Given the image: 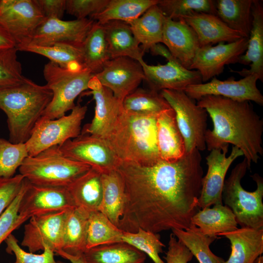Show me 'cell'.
Returning <instances> with one entry per match:
<instances>
[{
    "label": "cell",
    "mask_w": 263,
    "mask_h": 263,
    "mask_svg": "<svg viewBox=\"0 0 263 263\" xmlns=\"http://www.w3.org/2000/svg\"><path fill=\"white\" fill-rule=\"evenodd\" d=\"M16 47L0 50V90L19 85L27 79L22 75Z\"/></svg>",
    "instance_id": "obj_43"
},
{
    "label": "cell",
    "mask_w": 263,
    "mask_h": 263,
    "mask_svg": "<svg viewBox=\"0 0 263 263\" xmlns=\"http://www.w3.org/2000/svg\"><path fill=\"white\" fill-rule=\"evenodd\" d=\"M58 148L66 157L88 165L102 173L116 169L120 161L104 139L92 135L80 134Z\"/></svg>",
    "instance_id": "obj_11"
},
{
    "label": "cell",
    "mask_w": 263,
    "mask_h": 263,
    "mask_svg": "<svg viewBox=\"0 0 263 263\" xmlns=\"http://www.w3.org/2000/svg\"><path fill=\"white\" fill-rule=\"evenodd\" d=\"M253 0H215L216 16L229 28L248 38L252 27Z\"/></svg>",
    "instance_id": "obj_32"
},
{
    "label": "cell",
    "mask_w": 263,
    "mask_h": 263,
    "mask_svg": "<svg viewBox=\"0 0 263 263\" xmlns=\"http://www.w3.org/2000/svg\"><path fill=\"white\" fill-rule=\"evenodd\" d=\"M139 62L150 89L158 92L163 90L184 91L189 85L202 83L198 71L188 69L179 61L156 65L147 64L143 59Z\"/></svg>",
    "instance_id": "obj_20"
},
{
    "label": "cell",
    "mask_w": 263,
    "mask_h": 263,
    "mask_svg": "<svg viewBox=\"0 0 263 263\" xmlns=\"http://www.w3.org/2000/svg\"><path fill=\"white\" fill-rule=\"evenodd\" d=\"M157 115L129 113L123 109L104 139L120 161L148 165L161 160L157 144Z\"/></svg>",
    "instance_id": "obj_3"
},
{
    "label": "cell",
    "mask_w": 263,
    "mask_h": 263,
    "mask_svg": "<svg viewBox=\"0 0 263 263\" xmlns=\"http://www.w3.org/2000/svg\"><path fill=\"white\" fill-rule=\"evenodd\" d=\"M149 50L153 56H163L165 57L168 61H179L173 56L168 48L165 45H163L161 43L154 44L150 48Z\"/></svg>",
    "instance_id": "obj_50"
},
{
    "label": "cell",
    "mask_w": 263,
    "mask_h": 263,
    "mask_svg": "<svg viewBox=\"0 0 263 263\" xmlns=\"http://www.w3.org/2000/svg\"><path fill=\"white\" fill-rule=\"evenodd\" d=\"M88 263H144L146 255L124 242L100 245L83 253Z\"/></svg>",
    "instance_id": "obj_33"
},
{
    "label": "cell",
    "mask_w": 263,
    "mask_h": 263,
    "mask_svg": "<svg viewBox=\"0 0 263 263\" xmlns=\"http://www.w3.org/2000/svg\"><path fill=\"white\" fill-rule=\"evenodd\" d=\"M171 231L177 239L196 258L199 263H225V260L215 255L209 247L216 238L204 235L193 225L186 230L174 229Z\"/></svg>",
    "instance_id": "obj_37"
},
{
    "label": "cell",
    "mask_w": 263,
    "mask_h": 263,
    "mask_svg": "<svg viewBox=\"0 0 263 263\" xmlns=\"http://www.w3.org/2000/svg\"><path fill=\"white\" fill-rule=\"evenodd\" d=\"M250 169L245 158L232 169L225 180L222 189V200L235 216L241 227L263 228V179L258 174L251 175L257 188L254 191L245 190L241 180Z\"/></svg>",
    "instance_id": "obj_7"
},
{
    "label": "cell",
    "mask_w": 263,
    "mask_h": 263,
    "mask_svg": "<svg viewBox=\"0 0 263 263\" xmlns=\"http://www.w3.org/2000/svg\"><path fill=\"white\" fill-rule=\"evenodd\" d=\"M123 232L101 212H91L88 219L86 249L100 245L123 242Z\"/></svg>",
    "instance_id": "obj_38"
},
{
    "label": "cell",
    "mask_w": 263,
    "mask_h": 263,
    "mask_svg": "<svg viewBox=\"0 0 263 263\" xmlns=\"http://www.w3.org/2000/svg\"><path fill=\"white\" fill-rule=\"evenodd\" d=\"M53 97L51 90L27 78L17 86L0 90V109L7 117L9 141L25 143Z\"/></svg>",
    "instance_id": "obj_4"
},
{
    "label": "cell",
    "mask_w": 263,
    "mask_h": 263,
    "mask_svg": "<svg viewBox=\"0 0 263 263\" xmlns=\"http://www.w3.org/2000/svg\"><path fill=\"white\" fill-rule=\"evenodd\" d=\"M102 197L98 211L118 227L124 208L125 194L122 179L116 169L101 174Z\"/></svg>",
    "instance_id": "obj_29"
},
{
    "label": "cell",
    "mask_w": 263,
    "mask_h": 263,
    "mask_svg": "<svg viewBox=\"0 0 263 263\" xmlns=\"http://www.w3.org/2000/svg\"><path fill=\"white\" fill-rule=\"evenodd\" d=\"M160 93L175 112L177 124L184 140L186 153L196 149L204 150L207 130L206 110L198 105L184 91L163 90Z\"/></svg>",
    "instance_id": "obj_8"
},
{
    "label": "cell",
    "mask_w": 263,
    "mask_h": 263,
    "mask_svg": "<svg viewBox=\"0 0 263 263\" xmlns=\"http://www.w3.org/2000/svg\"><path fill=\"white\" fill-rule=\"evenodd\" d=\"M197 104L206 110L213 122V129H207L205 135L209 151L231 144L243 152L250 168L251 162L258 163L263 155V120L249 101L208 95Z\"/></svg>",
    "instance_id": "obj_2"
},
{
    "label": "cell",
    "mask_w": 263,
    "mask_h": 263,
    "mask_svg": "<svg viewBox=\"0 0 263 263\" xmlns=\"http://www.w3.org/2000/svg\"><path fill=\"white\" fill-rule=\"evenodd\" d=\"M28 184V180L25 178L19 194L0 216V244L3 241H5L14 230L28 220L19 213L20 201Z\"/></svg>",
    "instance_id": "obj_44"
},
{
    "label": "cell",
    "mask_w": 263,
    "mask_h": 263,
    "mask_svg": "<svg viewBox=\"0 0 263 263\" xmlns=\"http://www.w3.org/2000/svg\"><path fill=\"white\" fill-rule=\"evenodd\" d=\"M123 110L127 113L157 115L170 107L160 92L150 89L137 88L122 101Z\"/></svg>",
    "instance_id": "obj_36"
},
{
    "label": "cell",
    "mask_w": 263,
    "mask_h": 263,
    "mask_svg": "<svg viewBox=\"0 0 263 263\" xmlns=\"http://www.w3.org/2000/svg\"><path fill=\"white\" fill-rule=\"evenodd\" d=\"M163 43L173 56L189 69L200 45L196 34L183 19L173 20L165 16Z\"/></svg>",
    "instance_id": "obj_21"
},
{
    "label": "cell",
    "mask_w": 263,
    "mask_h": 263,
    "mask_svg": "<svg viewBox=\"0 0 263 263\" xmlns=\"http://www.w3.org/2000/svg\"><path fill=\"white\" fill-rule=\"evenodd\" d=\"M44 16L36 0H1L0 24L15 42L17 49L27 45Z\"/></svg>",
    "instance_id": "obj_10"
},
{
    "label": "cell",
    "mask_w": 263,
    "mask_h": 263,
    "mask_svg": "<svg viewBox=\"0 0 263 263\" xmlns=\"http://www.w3.org/2000/svg\"><path fill=\"white\" fill-rule=\"evenodd\" d=\"M56 253L62 258L69 261L71 263H88L83 253L70 254L62 250H59Z\"/></svg>",
    "instance_id": "obj_52"
},
{
    "label": "cell",
    "mask_w": 263,
    "mask_h": 263,
    "mask_svg": "<svg viewBox=\"0 0 263 263\" xmlns=\"http://www.w3.org/2000/svg\"><path fill=\"white\" fill-rule=\"evenodd\" d=\"M158 0H109L106 6L90 19L100 24L113 20L128 23L142 16Z\"/></svg>",
    "instance_id": "obj_35"
},
{
    "label": "cell",
    "mask_w": 263,
    "mask_h": 263,
    "mask_svg": "<svg viewBox=\"0 0 263 263\" xmlns=\"http://www.w3.org/2000/svg\"><path fill=\"white\" fill-rule=\"evenodd\" d=\"M181 19L185 20L195 32L200 47L229 43L244 38L240 32L229 28L215 15L196 13Z\"/></svg>",
    "instance_id": "obj_24"
},
{
    "label": "cell",
    "mask_w": 263,
    "mask_h": 263,
    "mask_svg": "<svg viewBox=\"0 0 263 263\" xmlns=\"http://www.w3.org/2000/svg\"><path fill=\"white\" fill-rule=\"evenodd\" d=\"M88 89L90 91L84 94L93 96L95 103L94 115L91 122L84 126L81 134H90L105 139L123 110L122 104L94 75L89 81Z\"/></svg>",
    "instance_id": "obj_19"
},
{
    "label": "cell",
    "mask_w": 263,
    "mask_h": 263,
    "mask_svg": "<svg viewBox=\"0 0 263 263\" xmlns=\"http://www.w3.org/2000/svg\"><path fill=\"white\" fill-rule=\"evenodd\" d=\"M218 236L231 244V254L225 263H263V228L241 227Z\"/></svg>",
    "instance_id": "obj_22"
},
{
    "label": "cell",
    "mask_w": 263,
    "mask_h": 263,
    "mask_svg": "<svg viewBox=\"0 0 263 263\" xmlns=\"http://www.w3.org/2000/svg\"><path fill=\"white\" fill-rule=\"evenodd\" d=\"M46 18L62 19L66 11V0H36Z\"/></svg>",
    "instance_id": "obj_49"
},
{
    "label": "cell",
    "mask_w": 263,
    "mask_h": 263,
    "mask_svg": "<svg viewBox=\"0 0 263 263\" xmlns=\"http://www.w3.org/2000/svg\"><path fill=\"white\" fill-rule=\"evenodd\" d=\"M24 179L20 174L10 178H0V216L19 194Z\"/></svg>",
    "instance_id": "obj_47"
},
{
    "label": "cell",
    "mask_w": 263,
    "mask_h": 263,
    "mask_svg": "<svg viewBox=\"0 0 263 263\" xmlns=\"http://www.w3.org/2000/svg\"><path fill=\"white\" fill-rule=\"evenodd\" d=\"M193 257L189 250L172 233L164 259L167 263H188Z\"/></svg>",
    "instance_id": "obj_48"
},
{
    "label": "cell",
    "mask_w": 263,
    "mask_h": 263,
    "mask_svg": "<svg viewBox=\"0 0 263 263\" xmlns=\"http://www.w3.org/2000/svg\"><path fill=\"white\" fill-rule=\"evenodd\" d=\"M248 40L242 38L229 43L200 46L189 69L198 71L202 82H206L222 73L225 65L238 63L239 57L246 50Z\"/></svg>",
    "instance_id": "obj_16"
},
{
    "label": "cell",
    "mask_w": 263,
    "mask_h": 263,
    "mask_svg": "<svg viewBox=\"0 0 263 263\" xmlns=\"http://www.w3.org/2000/svg\"><path fill=\"white\" fill-rule=\"evenodd\" d=\"M57 263H65L60 261H57Z\"/></svg>",
    "instance_id": "obj_53"
},
{
    "label": "cell",
    "mask_w": 263,
    "mask_h": 263,
    "mask_svg": "<svg viewBox=\"0 0 263 263\" xmlns=\"http://www.w3.org/2000/svg\"><path fill=\"white\" fill-rule=\"evenodd\" d=\"M258 80L256 75H248L238 80L233 78L221 80L214 77L209 82L189 85L184 91L197 101L203 96L213 95L238 101H253L263 106V95L257 86Z\"/></svg>",
    "instance_id": "obj_12"
},
{
    "label": "cell",
    "mask_w": 263,
    "mask_h": 263,
    "mask_svg": "<svg viewBox=\"0 0 263 263\" xmlns=\"http://www.w3.org/2000/svg\"><path fill=\"white\" fill-rule=\"evenodd\" d=\"M28 156L25 143H13L0 137V178L14 176Z\"/></svg>",
    "instance_id": "obj_42"
},
{
    "label": "cell",
    "mask_w": 263,
    "mask_h": 263,
    "mask_svg": "<svg viewBox=\"0 0 263 263\" xmlns=\"http://www.w3.org/2000/svg\"><path fill=\"white\" fill-rule=\"evenodd\" d=\"M228 148L212 150L206 158L207 171L203 177L198 198L200 209L217 204H223L222 189L227 171L235 159L244 155L238 148L233 146L230 155L226 156Z\"/></svg>",
    "instance_id": "obj_17"
},
{
    "label": "cell",
    "mask_w": 263,
    "mask_h": 263,
    "mask_svg": "<svg viewBox=\"0 0 263 263\" xmlns=\"http://www.w3.org/2000/svg\"><path fill=\"white\" fill-rule=\"evenodd\" d=\"M165 17L155 4L139 18L127 23L144 52L155 44L162 43Z\"/></svg>",
    "instance_id": "obj_30"
},
{
    "label": "cell",
    "mask_w": 263,
    "mask_h": 263,
    "mask_svg": "<svg viewBox=\"0 0 263 263\" xmlns=\"http://www.w3.org/2000/svg\"><path fill=\"white\" fill-rule=\"evenodd\" d=\"M156 138L161 160L174 161L186 154L184 140L177 124L175 112L171 108L157 115Z\"/></svg>",
    "instance_id": "obj_25"
},
{
    "label": "cell",
    "mask_w": 263,
    "mask_h": 263,
    "mask_svg": "<svg viewBox=\"0 0 263 263\" xmlns=\"http://www.w3.org/2000/svg\"><path fill=\"white\" fill-rule=\"evenodd\" d=\"M201 161L196 149L171 162L160 160L144 165L120 161L116 170L123 182L125 201L118 227L154 233L188 228L200 209Z\"/></svg>",
    "instance_id": "obj_1"
},
{
    "label": "cell",
    "mask_w": 263,
    "mask_h": 263,
    "mask_svg": "<svg viewBox=\"0 0 263 263\" xmlns=\"http://www.w3.org/2000/svg\"><path fill=\"white\" fill-rule=\"evenodd\" d=\"M89 214L87 210L76 207L67 210L61 250L70 254L85 252Z\"/></svg>",
    "instance_id": "obj_31"
},
{
    "label": "cell",
    "mask_w": 263,
    "mask_h": 263,
    "mask_svg": "<svg viewBox=\"0 0 263 263\" xmlns=\"http://www.w3.org/2000/svg\"><path fill=\"white\" fill-rule=\"evenodd\" d=\"M18 51L42 55L62 67L83 65L81 47L67 44H57L51 46L27 45L17 49Z\"/></svg>",
    "instance_id": "obj_39"
},
{
    "label": "cell",
    "mask_w": 263,
    "mask_h": 263,
    "mask_svg": "<svg viewBox=\"0 0 263 263\" xmlns=\"http://www.w3.org/2000/svg\"><path fill=\"white\" fill-rule=\"evenodd\" d=\"M86 106L75 105L68 115L55 119L39 120L25 143L29 156H33L53 146H60L81 134Z\"/></svg>",
    "instance_id": "obj_9"
},
{
    "label": "cell",
    "mask_w": 263,
    "mask_h": 263,
    "mask_svg": "<svg viewBox=\"0 0 263 263\" xmlns=\"http://www.w3.org/2000/svg\"><path fill=\"white\" fill-rule=\"evenodd\" d=\"M191 222L202 234L210 237L216 238L220 234L238 228L231 209L227 206L220 204L213 205L211 208L199 209L192 217Z\"/></svg>",
    "instance_id": "obj_28"
},
{
    "label": "cell",
    "mask_w": 263,
    "mask_h": 263,
    "mask_svg": "<svg viewBox=\"0 0 263 263\" xmlns=\"http://www.w3.org/2000/svg\"><path fill=\"white\" fill-rule=\"evenodd\" d=\"M94 76L122 103L125 97L135 90L145 79L139 62L125 56L110 59Z\"/></svg>",
    "instance_id": "obj_15"
},
{
    "label": "cell",
    "mask_w": 263,
    "mask_h": 263,
    "mask_svg": "<svg viewBox=\"0 0 263 263\" xmlns=\"http://www.w3.org/2000/svg\"><path fill=\"white\" fill-rule=\"evenodd\" d=\"M74 207L67 187L38 186L28 182L19 213L29 219L34 216L68 210Z\"/></svg>",
    "instance_id": "obj_18"
},
{
    "label": "cell",
    "mask_w": 263,
    "mask_h": 263,
    "mask_svg": "<svg viewBox=\"0 0 263 263\" xmlns=\"http://www.w3.org/2000/svg\"><path fill=\"white\" fill-rule=\"evenodd\" d=\"M83 65L94 75L111 59L102 25L94 21L81 47Z\"/></svg>",
    "instance_id": "obj_34"
},
{
    "label": "cell",
    "mask_w": 263,
    "mask_h": 263,
    "mask_svg": "<svg viewBox=\"0 0 263 263\" xmlns=\"http://www.w3.org/2000/svg\"><path fill=\"white\" fill-rule=\"evenodd\" d=\"M91 168L88 165L66 157L58 146H55L35 156H28L19 169V174L31 184L68 187Z\"/></svg>",
    "instance_id": "obj_6"
},
{
    "label": "cell",
    "mask_w": 263,
    "mask_h": 263,
    "mask_svg": "<svg viewBox=\"0 0 263 263\" xmlns=\"http://www.w3.org/2000/svg\"><path fill=\"white\" fill-rule=\"evenodd\" d=\"M101 174L91 167L67 187L75 207L90 213L98 210L103 193Z\"/></svg>",
    "instance_id": "obj_27"
},
{
    "label": "cell",
    "mask_w": 263,
    "mask_h": 263,
    "mask_svg": "<svg viewBox=\"0 0 263 263\" xmlns=\"http://www.w3.org/2000/svg\"><path fill=\"white\" fill-rule=\"evenodd\" d=\"M157 5L166 17L173 20L196 13L216 15L215 0H158Z\"/></svg>",
    "instance_id": "obj_40"
},
{
    "label": "cell",
    "mask_w": 263,
    "mask_h": 263,
    "mask_svg": "<svg viewBox=\"0 0 263 263\" xmlns=\"http://www.w3.org/2000/svg\"><path fill=\"white\" fill-rule=\"evenodd\" d=\"M251 14L252 22L245 54L239 59L238 63L249 65L250 69L241 71L231 70L244 77L256 75L263 81V1L253 0Z\"/></svg>",
    "instance_id": "obj_23"
},
{
    "label": "cell",
    "mask_w": 263,
    "mask_h": 263,
    "mask_svg": "<svg viewBox=\"0 0 263 263\" xmlns=\"http://www.w3.org/2000/svg\"><path fill=\"white\" fill-rule=\"evenodd\" d=\"M16 47V43L7 31L0 24V50Z\"/></svg>",
    "instance_id": "obj_51"
},
{
    "label": "cell",
    "mask_w": 263,
    "mask_h": 263,
    "mask_svg": "<svg viewBox=\"0 0 263 263\" xmlns=\"http://www.w3.org/2000/svg\"><path fill=\"white\" fill-rule=\"evenodd\" d=\"M122 242L147 255L154 263H165L159 254L163 252L165 245L161 241L159 233L140 228L134 233L124 231Z\"/></svg>",
    "instance_id": "obj_41"
},
{
    "label": "cell",
    "mask_w": 263,
    "mask_h": 263,
    "mask_svg": "<svg viewBox=\"0 0 263 263\" xmlns=\"http://www.w3.org/2000/svg\"><path fill=\"white\" fill-rule=\"evenodd\" d=\"M102 25L111 59L125 56L137 61L143 59L144 51L140 47L126 22L113 20Z\"/></svg>",
    "instance_id": "obj_26"
},
{
    "label": "cell",
    "mask_w": 263,
    "mask_h": 263,
    "mask_svg": "<svg viewBox=\"0 0 263 263\" xmlns=\"http://www.w3.org/2000/svg\"><path fill=\"white\" fill-rule=\"evenodd\" d=\"M67 210L34 216L24 227L21 245L29 252L43 250L47 246L55 253L63 246L64 225Z\"/></svg>",
    "instance_id": "obj_14"
},
{
    "label": "cell",
    "mask_w": 263,
    "mask_h": 263,
    "mask_svg": "<svg viewBox=\"0 0 263 263\" xmlns=\"http://www.w3.org/2000/svg\"><path fill=\"white\" fill-rule=\"evenodd\" d=\"M94 22L87 18L63 20L45 17L27 45L51 46L67 44L81 47Z\"/></svg>",
    "instance_id": "obj_13"
},
{
    "label": "cell",
    "mask_w": 263,
    "mask_h": 263,
    "mask_svg": "<svg viewBox=\"0 0 263 263\" xmlns=\"http://www.w3.org/2000/svg\"><path fill=\"white\" fill-rule=\"evenodd\" d=\"M1 0H0V5H1Z\"/></svg>",
    "instance_id": "obj_54"
},
{
    "label": "cell",
    "mask_w": 263,
    "mask_h": 263,
    "mask_svg": "<svg viewBox=\"0 0 263 263\" xmlns=\"http://www.w3.org/2000/svg\"><path fill=\"white\" fill-rule=\"evenodd\" d=\"M109 0H66V11L77 19H86L101 11Z\"/></svg>",
    "instance_id": "obj_46"
},
{
    "label": "cell",
    "mask_w": 263,
    "mask_h": 263,
    "mask_svg": "<svg viewBox=\"0 0 263 263\" xmlns=\"http://www.w3.org/2000/svg\"><path fill=\"white\" fill-rule=\"evenodd\" d=\"M5 242L7 245L6 251L9 254L13 253L15 255L16 260L13 263H57L54 258V251L47 246L44 247L42 253L37 254L22 249L17 239L12 234Z\"/></svg>",
    "instance_id": "obj_45"
},
{
    "label": "cell",
    "mask_w": 263,
    "mask_h": 263,
    "mask_svg": "<svg viewBox=\"0 0 263 263\" xmlns=\"http://www.w3.org/2000/svg\"><path fill=\"white\" fill-rule=\"evenodd\" d=\"M43 75L53 97L39 119L41 120L58 118L71 111L75 98L89 89L94 75L81 65L62 67L49 61L44 65Z\"/></svg>",
    "instance_id": "obj_5"
}]
</instances>
